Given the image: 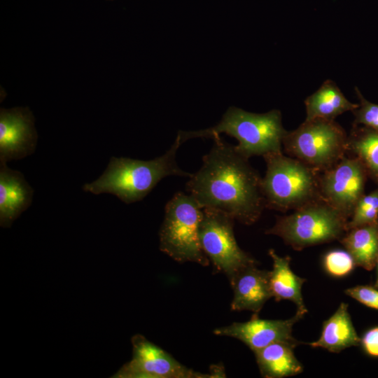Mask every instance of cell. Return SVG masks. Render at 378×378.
Wrapping results in <instances>:
<instances>
[{
	"label": "cell",
	"mask_w": 378,
	"mask_h": 378,
	"mask_svg": "<svg viewBox=\"0 0 378 378\" xmlns=\"http://www.w3.org/2000/svg\"><path fill=\"white\" fill-rule=\"evenodd\" d=\"M263 158L266 172L261 187L265 208L286 212L322 198L319 171L282 151Z\"/></svg>",
	"instance_id": "cell-4"
},
{
	"label": "cell",
	"mask_w": 378,
	"mask_h": 378,
	"mask_svg": "<svg viewBox=\"0 0 378 378\" xmlns=\"http://www.w3.org/2000/svg\"><path fill=\"white\" fill-rule=\"evenodd\" d=\"M347 142V134L335 120L314 118L287 131L282 146L288 156L322 172L346 155Z\"/></svg>",
	"instance_id": "cell-7"
},
{
	"label": "cell",
	"mask_w": 378,
	"mask_h": 378,
	"mask_svg": "<svg viewBox=\"0 0 378 378\" xmlns=\"http://www.w3.org/2000/svg\"><path fill=\"white\" fill-rule=\"evenodd\" d=\"M132 358L113 376L115 378H207L178 362L161 347L136 334L131 339Z\"/></svg>",
	"instance_id": "cell-10"
},
{
	"label": "cell",
	"mask_w": 378,
	"mask_h": 378,
	"mask_svg": "<svg viewBox=\"0 0 378 378\" xmlns=\"http://www.w3.org/2000/svg\"><path fill=\"white\" fill-rule=\"evenodd\" d=\"M306 118L309 120L314 118L335 120L338 115L346 111H353L359 104L349 102L330 80H326L314 93L304 101Z\"/></svg>",
	"instance_id": "cell-18"
},
{
	"label": "cell",
	"mask_w": 378,
	"mask_h": 378,
	"mask_svg": "<svg viewBox=\"0 0 378 378\" xmlns=\"http://www.w3.org/2000/svg\"><path fill=\"white\" fill-rule=\"evenodd\" d=\"M234 219L212 208L202 209L198 234L201 248L217 272L228 280L239 270L258 262L237 244L234 233Z\"/></svg>",
	"instance_id": "cell-8"
},
{
	"label": "cell",
	"mask_w": 378,
	"mask_h": 378,
	"mask_svg": "<svg viewBox=\"0 0 378 378\" xmlns=\"http://www.w3.org/2000/svg\"><path fill=\"white\" fill-rule=\"evenodd\" d=\"M322 264L325 271L335 278H342L350 274L356 266L351 255L342 249H332L323 256Z\"/></svg>",
	"instance_id": "cell-22"
},
{
	"label": "cell",
	"mask_w": 378,
	"mask_h": 378,
	"mask_svg": "<svg viewBox=\"0 0 378 378\" xmlns=\"http://www.w3.org/2000/svg\"><path fill=\"white\" fill-rule=\"evenodd\" d=\"M37 135L29 111L1 109L0 115V162L22 159L35 150Z\"/></svg>",
	"instance_id": "cell-12"
},
{
	"label": "cell",
	"mask_w": 378,
	"mask_h": 378,
	"mask_svg": "<svg viewBox=\"0 0 378 378\" xmlns=\"http://www.w3.org/2000/svg\"><path fill=\"white\" fill-rule=\"evenodd\" d=\"M345 293L360 304L378 310V288L370 285H358L345 290Z\"/></svg>",
	"instance_id": "cell-24"
},
{
	"label": "cell",
	"mask_w": 378,
	"mask_h": 378,
	"mask_svg": "<svg viewBox=\"0 0 378 378\" xmlns=\"http://www.w3.org/2000/svg\"><path fill=\"white\" fill-rule=\"evenodd\" d=\"M359 346L366 355L378 358V326L365 331L360 337Z\"/></svg>",
	"instance_id": "cell-25"
},
{
	"label": "cell",
	"mask_w": 378,
	"mask_h": 378,
	"mask_svg": "<svg viewBox=\"0 0 378 378\" xmlns=\"http://www.w3.org/2000/svg\"><path fill=\"white\" fill-rule=\"evenodd\" d=\"M281 113L272 110L265 113H253L234 106L230 107L222 120L214 127L192 132H179L178 136L183 144L193 138H214L225 133L235 138L236 150L249 159L252 156L281 152L284 137Z\"/></svg>",
	"instance_id": "cell-3"
},
{
	"label": "cell",
	"mask_w": 378,
	"mask_h": 378,
	"mask_svg": "<svg viewBox=\"0 0 378 378\" xmlns=\"http://www.w3.org/2000/svg\"><path fill=\"white\" fill-rule=\"evenodd\" d=\"M355 90L360 104L352 111L355 116L354 125H363L378 131V104L368 101L357 88Z\"/></svg>",
	"instance_id": "cell-23"
},
{
	"label": "cell",
	"mask_w": 378,
	"mask_h": 378,
	"mask_svg": "<svg viewBox=\"0 0 378 378\" xmlns=\"http://www.w3.org/2000/svg\"><path fill=\"white\" fill-rule=\"evenodd\" d=\"M257 265L251 264L241 268L229 279L233 290L231 310H248L258 314L272 297L270 271L260 270Z\"/></svg>",
	"instance_id": "cell-13"
},
{
	"label": "cell",
	"mask_w": 378,
	"mask_h": 378,
	"mask_svg": "<svg viewBox=\"0 0 378 378\" xmlns=\"http://www.w3.org/2000/svg\"><path fill=\"white\" fill-rule=\"evenodd\" d=\"M368 172L356 157L344 156L330 168L321 172V197L349 220L358 200L365 195Z\"/></svg>",
	"instance_id": "cell-9"
},
{
	"label": "cell",
	"mask_w": 378,
	"mask_h": 378,
	"mask_svg": "<svg viewBox=\"0 0 378 378\" xmlns=\"http://www.w3.org/2000/svg\"><path fill=\"white\" fill-rule=\"evenodd\" d=\"M181 144L177 135L164 154L151 160L112 157L102 176L85 184L83 189L94 195H114L126 204L140 201L167 176H192V174L183 171L177 164L176 153Z\"/></svg>",
	"instance_id": "cell-2"
},
{
	"label": "cell",
	"mask_w": 378,
	"mask_h": 378,
	"mask_svg": "<svg viewBox=\"0 0 378 378\" xmlns=\"http://www.w3.org/2000/svg\"><path fill=\"white\" fill-rule=\"evenodd\" d=\"M295 347L287 342H278L254 351L262 377L283 378L300 374L303 366L294 354Z\"/></svg>",
	"instance_id": "cell-17"
},
{
	"label": "cell",
	"mask_w": 378,
	"mask_h": 378,
	"mask_svg": "<svg viewBox=\"0 0 378 378\" xmlns=\"http://www.w3.org/2000/svg\"><path fill=\"white\" fill-rule=\"evenodd\" d=\"M306 313L297 310L288 319H261L258 314H253L248 321L234 322L214 330L216 335L236 338L244 343L253 352L272 343L283 342L295 345L301 344L292 335L295 323L303 318Z\"/></svg>",
	"instance_id": "cell-11"
},
{
	"label": "cell",
	"mask_w": 378,
	"mask_h": 378,
	"mask_svg": "<svg viewBox=\"0 0 378 378\" xmlns=\"http://www.w3.org/2000/svg\"><path fill=\"white\" fill-rule=\"evenodd\" d=\"M313 348H323L332 353H340L346 348L360 344V337L353 325L348 304L340 303L336 312L323 321L318 340L306 343Z\"/></svg>",
	"instance_id": "cell-15"
},
{
	"label": "cell",
	"mask_w": 378,
	"mask_h": 378,
	"mask_svg": "<svg viewBox=\"0 0 378 378\" xmlns=\"http://www.w3.org/2000/svg\"><path fill=\"white\" fill-rule=\"evenodd\" d=\"M202 209L190 195L176 192L164 207L160 230V249L173 260L208 266L199 239L198 228Z\"/></svg>",
	"instance_id": "cell-6"
},
{
	"label": "cell",
	"mask_w": 378,
	"mask_h": 378,
	"mask_svg": "<svg viewBox=\"0 0 378 378\" xmlns=\"http://www.w3.org/2000/svg\"><path fill=\"white\" fill-rule=\"evenodd\" d=\"M347 151L361 162L368 176L378 183V131L354 125L348 136Z\"/></svg>",
	"instance_id": "cell-20"
},
{
	"label": "cell",
	"mask_w": 378,
	"mask_h": 378,
	"mask_svg": "<svg viewBox=\"0 0 378 378\" xmlns=\"http://www.w3.org/2000/svg\"><path fill=\"white\" fill-rule=\"evenodd\" d=\"M34 190L20 172L0 162V224L8 227L31 204Z\"/></svg>",
	"instance_id": "cell-14"
},
{
	"label": "cell",
	"mask_w": 378,
	"mask_h": 378,
	"mask_svg": "<svg viewBox=\"0 0 378 378\" xmlns=\"http://www.w3.org/2000/svg\"><path fill=\"white\" fill-rule=\"evenodd\" d=\"M213 139L202 167L189 177L186 191L202 209H216L242 224L252 225L265 208L262 178L234 146L220 136Z\"/></svg>",
	"instance_id": "cell-1"
},
{
	"label": "cell",
	"mask_w": 378,
	"mask_h": 378,
	"mask_svg": "<svg viewBox=\"0 0 378 378\" xmlns=\"http://www.w3.org/2000/svg\"><path fill=\"white\" fill-rule=\"evenodd\" d=\"M376 267H377V279H376V281H375V284H374V286L378 288V257H377V262H376Z\"/></svg>",
	"instance_id": "cell-26"
},
{
	"label": "cell",
	"mask_w": 378,
	"mask_h": 378,
	"mask_svg": "<svg viewBox=\"0 0 378 378\" xmlns=\"http://www.w3.org/2000/svg\"><path fill=\"white\" fill-rule=\"evenodd\" d=\"M378 223V187L364 195L356 204L348 221V230Z\"/></svg>",
	"instance_id": "cell-21"
},
{
	"label": "cell",
	"mask_w": 378,
	"mask_h": 378,
	"mask_svg": "<svg viewBox=\"0 0 378 378\" xmlns=\"http://www.w3.org/2000/svg\"><path fill=\"white\" fill-rule=\"evenodd\" d=\"M268 253L272 260V270L270 271V286L272 297L279 302L287 300L293 302L299 311L307 313L302 294L303 284L306 281L295 274L290 266L291 258L280 256L274 249Z\"/></svg>",
	"instance_id": "cell-16"
},
{
	"label": "cell",
	"mask_w": 378,
	"mask_h": 378,
	"mask_svg": "<svg viewBox=\"0 0 378 378\" xmlns=\"http://www.w3.org/2000/svg\"><path fill=\"white\" fill-rule=\"evenodd\" d=\"M356 266L371 271L378 257V223L349 229L340 239Z\"/></svg>",
	"instance_id": "cell-19"
},
{
	"label": "cell",
	"mask_w": 378,
	"mask_h": 378,
	"mask_svg": "<svg viewBox=\"0 0 378 378\" xmlns=\"http://www.w3.org/2000/svg\"><path fill=\"white\" fill-rule=\"evenodd\" d=\"M343 214L323 198L293 210L289 215L277 216L275 224L265 234L281 237L293 249L340 240L348 230Z\"/></svg>",
	"instance_id": "cell-5"
}]
</instances>
